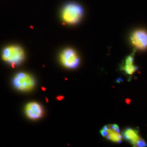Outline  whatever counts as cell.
Returning <instances> with one entry per match:
<instances>
[{
  "instance_id": "1",
  "label": "cell",
  "mask_w": 147,
  "mask_h": 147,
  "mask_svg": "<svg viewBox=\"0 0 147 147\" xmlns=\"http://www.w3.org/2000/svg\"><path fill=\"white\" fill-rule=\"evenodd\" d=\"M84 15L82 7L78 3L70 2L64 6L61 13L62 19L64 22L74 25L81 20Z\"/></svg>"
},
{
  "instance_id": "2",
  "label": "cell",
  "mask_w": 147,
  "mask_h": 147,
  "mask_svg": "<svg viewBox=\"0 0 147 147\" xmlns=\"http://www.w3.org/2000/svg\"><path fill=\"white\" fill-rule=\"evenodd\" d=\"M3 59L12 65L19 64L25 58V52L22 47L18 45H11L5 47L2 53Z\"/></svg>"
},
{
  "instance_id": "3",
  "label": "cell",
  "mask_w": 147,
  "mask_h": 147,
  "mask_svg": "<svg viewBox=\"0 0 147 147\" xmlns=\"http://www.w3.org/2000/svg\"><path fill=\"white\" fill-rule=\"evenodd\" d=\"M14 87L22 92H28L33 89L36 84L34 78L28 74L21 72L16 74L13 80Z\"/></svg>"
},
{
  "instance_id": "4",
  "label": "cell",
  "mask_w": 147,
  "mask_h": 147,
  "mask_svg": "<svg viewBox=\"0 0 147 147\" xmlns=\"http://www.w3.org/2000/svg\"><path fill=\"white\" fill-rule=\"evenodd\" d=\"M60 61L64 67L74 69L79 65L80 58L76 52L71 48L65 49L60 55Z\"/></svg>"
},
{
  "instance_id": "5",
  "label": "cell",
  "mask_w": 147,
  "mask_h": 147,
  "mask_svg": "<svg viewBox=\"0 0 147 147\" xmlns=\"http://www.w3.org/2000/svg\"><path fill=\"white\" fill-rule=\"evenodd\" d=\"M132 45L139 50L147 49V31L144 29H137L133 32L130 36Z\"/></svg>"
},
{
  "instance_id": "6",
  "label": "cell",
  "mask_w": 147,
  "mask_h": 147,
  "mask_svg": "<svg viewBox=\"0 0 147 147\" xmlns=\"http://www.w3.org/2000/svg\"><path fill=\"white\" fill-rule=\"evenodd\" d=\"M101 135L112 142L120 143L122 141V136L120 133L119 127L117 124L105 125L100 131Z\"/></svg>"
},
{
  "instance_id": "7",
  "label": "cell",
  "mask_w": 147,
  "mask_h": 147,
  "mask_svg": "<svg viewBox=\"0 0 147 147\" xmlns=\"http://www.w3.org/2000/svg\"><path fill=\"white\" fill-rule=\"evenodd\" d=\"M25 112L30 119L36 120L42 117L44 111L42 106L39 103L31 102L26 106Z\"/></svg>"
},
{
  "instance_id": "8",
  "label": "cell",
  "mask_w": 147,
  "mask_h": 147,
  "mask_svg": "<svg viewBox=\"0 0 147 147\" xmlns=\"http://www.w3.org/2000/svg\"><path fill=\"white\" fill-rule=\"evenodd\" d=\"M134 55L135 53H133L127 56L121 67V70L124 71L127 75L129 76L132 75L138 69V67L134 64Z\"/></svg>"
},
{
  "instance_id": "9",
  "label": "cell",
  "mask_w": 147,
  "mask_h": 147,
  "mask_svg": "<svg viewBox=\"0 0 147 147\" xmlns=\"http://www.w3.org/2000/svg\"><path fill=\"white\" fill-rule=\"evenodd\" d=\"M123 136L127 141L130 142L134 147L137 142L141 138L138 131L131 127L126 128L123 132Z\"/></svg>"
},
{
  "instance_id": "10",
  "label": "cell",
  "mask_w": 147,
  "mask_h": 147,
  "mask_svg": "<svg viewBox=\"0 0 147 147\" xmlns=\"http://www.w3.org/2000/svg\"><path fill=\"white\" fill-rule=\"evenodd\" d=\"M147 143L146 141L142 138L141 137L138 140V141L137 142L136 144L134 147H144L147 146Z\"/></svg>"
}]
</instances>
